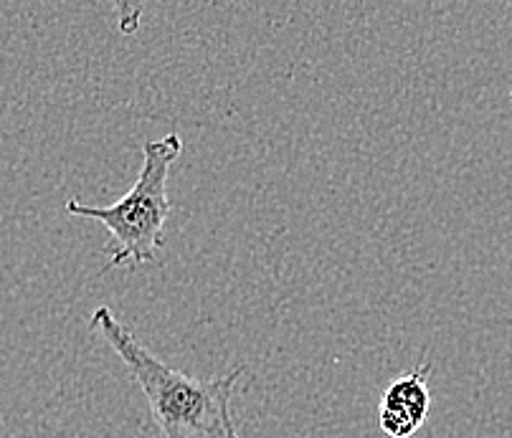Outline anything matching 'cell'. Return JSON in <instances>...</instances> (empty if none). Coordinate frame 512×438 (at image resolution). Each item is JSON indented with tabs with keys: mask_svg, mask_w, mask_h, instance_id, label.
I'll use <instances>...</instances> for the list:
<instances>
[{
	"mask_svg": "<svg viewBox=\"0 0 512 438\" xmlns=\"http://www.w3.org/2000/svg\"><path fill=\"white\" fill-rule=\"evenodd\" d=\"M117 13V26L122 36H132L140 31L142 21V0H112Z\"/></svg>",
	"mask_w": 512,
	"mask_h": 438,
	"instance_id": "cell-4",
	"label": "cell"
},
{
	"mask_svg": "<svg viewBox=\"0 0 512 438\" xmlns=\"http://www.w3.org/2000/svg\"><path fill=\"white\" fill-rule=\"evenodd\" d=\"M183 152L180 135L170 132L163 140H150L142 147V168L135 185L112 206H87L82 201L66 203V213L99 221L109 231L104 254L109 264L99 274L117 266H140L155 259L165 244V221L170 216L168 173Z\"/></svg>",
	"mask_w": 512,
	"mask_h": 438,
	"instance_id": "cell-2",
	"label": "cell"
},
{
	"mask_svg": "<svg viewBox=\"0 0 512 438\" xmlns=\"http://www.w3.org/2000/svg\"><path fill=\"white\" fill-rule=\"evenodd\" d=\"M92 330L120 355L130 378L140 385L163 438H239L231 395L244 370L218 378H191L170 368L142 345L109 307L92 312Z\"/></svg>",
	"mask_w": 512,
	"mask_h": 438,
	"instance_id": "cell-1",
	"label": "cell"
},
{
	"mask_svg": "<svg viewBox=\"0 0 512 438\" xmlns=\"http://www.w3.org/2000/svg\"><path fill=\"white\" fill-rule=\"evenodd\" d=\"M429 373V365H421L388 385L378 408V426L388 438H411L426 423L431 408Z\"/></svg>",
	"mask_w": 512,
	"mask_h": 438,
	"instance_id": "cell-3",
	"label": "cell"
},
{
	"mask_svg": "<svg viewBox=\"0 0 512 438\" xmlns=\"http://www.w3.org/2000/svg\"><path fill=\"white\" fill-rule=\"evenodd\" d=\"M510 99H512V89H510Z\"/></svg>",
	"mask_w": 512,
	"mask_h": 438,
	"instance_id": "cell-5",
	"label": "cell"
}]
</instances>
